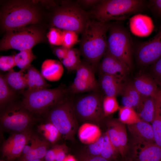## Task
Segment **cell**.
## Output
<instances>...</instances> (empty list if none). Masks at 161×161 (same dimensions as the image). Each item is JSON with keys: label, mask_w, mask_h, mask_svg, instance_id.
I'll return each mask as SVG.
<instances>
[{"label": "cell", "mask_w": 161, "mask_h": 161, "mask_svg": "<svg viewBox=\"0 0 161 161\" xmlns=\"http://www.w3.org/2000/svg\"><path fill=\"white\" fill-rule=\"evenodd\" d=\"M35 58L32 49L21 51L14 55L16 66L23 71L28 69L31 65V63Z\"/></svg>", "instance_id": "obj_30"}, {"label": "cell", "mask_w": 161, "mask_h": 161, "mask_svg": "<svg viewBox=\"0 0 161 161\" xmlns=\"http://www.w3.org/2000/svg\"><path fill=\"white\" fill-rule=\"evenodd\" d=\"M100 85L106 96L122 95L124 86L123 80L111 75L100 73Z\"/></svg>", "instance_id": "obj_16"}, {"label": "cell", "mask_w": 161, "mask_h": 161, "mask_svg": "<svg viewBox=\"0 0 161 161\" xmlns=\"http://www.w3.org/2000/svg\"><path fill=\"white\" fill-rule=\"evenodd\" d=\"M80 50L77 49H68L66 56L61 61L68 71L76 70L82 61L80 58Z\"/></svg>", "instance_id": "obj_29"}, {"label": "cell", "mask_w": 161, "mask_h": 161, "mask_svg": "<svg viewBox=\"0 0 161 161\" xmlns=\"http://www.w3.org/2000/svg\"><path fill=\"white\" fill-rule=\"evenodd\" d=\"M109 123L108 129L107 133L118 152L120 154L121 147L117 130L113 120L109 122Z\"/></svg>", "instance_id": "obj_37"}, {"label": "cell", "mask_w": 161, "mask_h": 161, "mask_svg": "<svg viewBox=\"0 0 161 161\" xmlns=\"http://www.w3.org/2000/svg\"><path fill=\"white\" fill-rule=\"evenodd\" d=\"M63 47L56 48L55 50V53L56 56L61 61L66 56L68 50Z\"/></svg>", "instance_id": "obj_44"}, {"label": "cell", "mask_w": 161, "mask_h": 161, "mask_svg": "<svg viewBox=\"0 0 161 161\" xmlns=\"http://www.w3.org/2000/svg\"><path fill=\"white\" fill-rule=\"evenodd\" d=\"M50 143L41 137L35 148L27 154L21 156L18 161L44 159Z\"/></svg>", "instance_id": "obj_27"}, {"label": "cell", "mask_w": 161, "mask_h": 161, "mask_svg": "<svg viewBox=\"0 0 161 161\" xmlns=\"http://www.w3.org/2000/svg\"><path fill=\"white\" fill-rule=\"evenodd\" d=\"M130 27L134 34L144 36L149 35L152 32L154 25L150 18L145 15L138 14L131 18Z\"/></svg>", "instance_id": "obj_18"}, {"label": "cell", "mask_w": 161, "mask_h": 161, "mask_svg": "<svg viewBox=\"0 0 161 161\" xmlns=\"http://www.w3.org/2000/svg\"><path fill=\"white\" fill-rule=\"evenodd\" d=\"M78 133L80 141L82 143L89 145L96 142L101 136L99 127L89 123L82 124L79 128Z\"/></svg>", "instance_id": "obj_21"}, {"label": "cell", "mask_w": 161, "mask_h": 161, "mask_svg": "<svg viewBox=\"0 0 161 161\" xmlns=\"http://www.w3.org/2000/svg\"><path fill=\"white\" fill-rule=\"evenodd\" d=\"M143 0H103L89 13L97 21L107 22L111 20H124L145 7Z\"/></svg>", "instance_id": "obj_2"}, {"label": "cell", "mask_w": 161, "mask_h": 161, "mask_svg": "<svg viewBox=\"0 0 161 161\" xmlns=\"http://www.w3.org/2000/svg\"><path fill=\"white\" fill-rule=\"evenodd\" d=\"M26 161H45L44 159H36V160H27Z\"/></svg>", "instance_id": "obj_49"}, {"label": "cell", "mask_w": 161, "mask_h": 161, "mask_svg": "<svg viewBox=\"0 0 161 161\" xmlns=\"http://www.w3.org/2000/svg\"><path fill=\"white\" fill-rule=\"evenodd\" d=\"M119 120L128 125H131L141 120L134 109L125 107H120Z\"/></svg>", "instance_id": "obj_31"}, {"label": "cell", "mask_w": 161, "mask_h": 161, "mask_svg": "<svg viewBox=\"0 0 161 161\" xmlns=\"http://www.w3.org/2000/svg\"><path fill=\"white\" fill-rule=\"evenodd\" d=\"M54 148L56 153V161H63L66 156L64 148L61 146H56Z\"/></svg>", "instance_id": "obj_42"}, {"label": "cell", "mask_w": 161, "mask_h": 161, "mask_svg": "<svg viewBox=\"0 0 161 161\" xmlns=\"http://www.w3.org/2000/svg\"><path fill=\"white\" fill-rule=\"evenodd\" d=\"M16 66L14 59V55L1 56L0 69L3 71H9Z\"/></svg>", "instance_id": "obj_39"}, {"label": "cell", "mask_w": 161, "mask_h": 161, "mask_svg": "<svg viewBox=\"0 0 161 161\" xmlns=\"http://www.w3.org/2000/svg\"><path fill=\"white\" fill-rule=\"evenodd\" d=\"M0 161H6L4 160H1Z\"/></svg>", "instance_id": "obj_50"}, {"label": "cell", "mask_w": 161, "mask_h": 161, "mask_svg": "<svg viewBox=\"0 0 161 161\" xmlns=\"http://www.w3.org/2000/svg\"><path fill=\"white\" fill-rule=\"evenodd\" d=\"M150 5L153 10L161 16V0H153L150 1Z\"/></svg>", "instance_id": "obj_43"}, {"label": "cell", "mask_w": 161, "mask_h": 161, "mask_svg": "<svg viewBox=\"0 0 161 161\" xmlns=\"http://www.w3.org/2000/svg\"><path fill=\"white\" fill-rule=\"evenodd\" d=\"M103 108L105 116H109L119 110L116 97L106 96L103 100Z\"/></svg>", "instance_id": "obj_34"}, {"label": "cell", "mask_w": 161, "mask_h": 161, "mask_svg": "<svg viewBox=\"0 0 161 161\" xmlns=\"http://www.w3.org/2000/svg\"><path fill=\"white\" fill-rule=\"evenodd\" d=\"M88 161H109L108 160L100 156H94L91 158Z\"/></svg>", "instance_id": "obj_47"}, {"label": "cell", "mask_w": 161, "mask_h": 161, "mask_svg": "<svg viewBox=\"0 0 161 161\" xmlns=\"http://www.w3.org/2000/svg\"><path fill=\"white\" fill-rule=\"evenodd\" d=\"M43 39L41 30L27 26L7 31L1 41L0 49H14L21 51L31 49Z\"/></svg>", "instance_id": "obj_7"}, {"label": "cell", "mask_w": 161, "mask_h": 161, "mask_svg": "<svg viewBox=\"0 0 161 161\" xmlns=\"http://www.w3.org/2000/svg\"><path fill=\"white\" fill-rule=\"evenodd\" d=\"M75 77L70 88L73 94L94 91L99 84L95 76L94 66L89 62L81 61L76 70Z\"/></svg>", "instance_id": "obj_11"}, {"label": "cell", "mask_w": 161, "mask_h": 161, "mask_svg": "<svg viewBox=\"0 0 161 161\" xmlns=\"http://www.w3.org/2000/svg\"><path fill=\"white\" fill-rule=\"evenodd\" d=\"M117 130L121 147V155L124 156L126 154L128 138L125 124L119 120H113Z\"/></svg>", "instance_id": "obj_33"}, {"label": "cell", "mask_w": 161, "mask_h": 161, "mask_svg": "<svg viewBox=\"0 0 161 161\" xmlns=\"http://www.w3.org/2000/svg\"><path fill=\"white\" fill-rule=\"evenodd\" d=\"M78 35L74 32L63 30L62 32V47L68 49L72 48L78 41Z\"/></svg>", "instance_id": "obj_35"}, {"label": "cell", "mask_w": 161, "mask_h": 161, "mask_svg": "<svg viewBox=\"0 0 161 161\" xmlns=\"http://www.w3.org/2000/svg\"><path fill=\"white\" fill-rule=\"evenodd\" d=\"M63 161H77L75 157L72 155H69L66 156Z\"/></svg>", "instance_id": "obj_48"}, {"label": "cell", "mask_w": 161, "mask_h": 161, "mask_svg": "<svg viewBox=\"0 0 161 161\" xmlns=\"http://www.w3.org/2000/svg\"><path fill=\"white\" fill-rule=\"evenodd\" d=\"M133 83L137 90L142 96H155L159 90L154 80L145 75L139 76L135 79Z\"/></svg>", "instance_id": "obj_20"}, {"label": "cell", "mask_w": 161, "mask_h": 161, "mask_svg": "<svg viewBox=\"0 0 161 161\" xmlns=\"http://www.w3.org/2000/svg\"><path fill=\"white\" fill-rule=\"evenodd\" d=\"M161 89L155 96V111L152 123L155 143L161 148Z\"/></svg>", "instance_id": "obj_24"}, {"label": "cell", "mask_w": 161, "mask_h": 161, "mask_svg": "<svg viewBox=\"0 0 161 161\" xmlns=\"http://www.w3.org/2000/svg\"><path fill=\"white\" fill-rule=\"evenodd\" d=\"M101 96L97 92L80 98L74 106L75 114L85 120L97 122L104 116Z\"/></svg>", "instance_id": "obj_10"}, {"label": "cell", "mask_w": 161, "mask_h": 161, "mask_svg": "<svg viewBox=\"0 0 161 161\" xmlns=\"http://www.w3.org/2000/svg\"><path fill=\"white\" fill-rule=\"evenodd\" d=\"M122 98L123 106L137 109L141 101V96L135 87L133 83L124 84Z\"/></svg>", "instance_id": "obj_23"}, {"label": "cell", "mask_w": 161, "mask_h": 161, "mask_svg": "<svg viewBox=\"0 0 161 161\" xmlns=\"http://www.w3.org/2000/svg\"><path fill=\"white\" fill-rule=\"evenodd\" d=\"M32 133L30 129L22 132L13 133L1 147L3 157L7 161H13L19 158Z\"/></svg>", "instance_id": "obj_13"}, {"label": "cell", "mask_w": 161, "mask_h": 161, "mask_svg": "<svg viewBox=\"0 0 161 161\" xmlns=\"http://www.w3.org/2000/svg\"><path fill=\"white\" fill-rule=\"evenodd\" d=\"M128 128L136 140L148 143H155L152 126L150 123L141 120L128 125Z\"/></svg>", "instance_id": "obj_17"}, {"label": "cell", "mask_w": 161, "mask_h": 161, "mask_svg": "<svg viewBox=\"0 0 161 161\" xmlns=\"http://www.w3.org/2000/svg\"><path fill=\"white\" fill-rule=\"evenodd\" d=\"M44 159L45 161H56V153L54 148L48 150Z\"/></svg>", "instance_id": "obj_45"}, {"label": "cell", "mask_w": 161, "mask_h": 161, "mask_svg": "<svg viewBox=\"0 0 161 161\" xmlns=\"http://www.w3.org/2000/svg\"><path fill=\"white\" fill-rule=\"evenodd\" d=\"M104 137V144L100 156L109 160L113 157L118 152L110 140L107 132Z\"/></svg>", "instance_id": "obj_36"}, {"label": "cell", "mask_w": 161, "mask_h": 161, "mask_svg": "<svg viewBox=\"0 0 161 161\" xmlns=\"http://www.w3.org/2000/svg\"><path fill=\"white\" fill-rule=\"evenodd\" d=\"M99 69L100 73L113 75L123 80L130 70L125 64L107 51L99 65Z\"/></svg>", "instance_id": "obj_14"}, {"label": "cell", "mask_w": 161, "mask_h": 161, "mask_svg": "<svg viewBox=\"0 0 161 161\" xmlns=\"http://www.w3.org/2000/svg\"><path fill=\"white\" fill-rule=\"evenodd\" d=\"M160 115L161 116V109H160Z\"/></svg>", "instance_id": "obj_51"}, {"label": "cell", "mask_w": 161, "mask_h": 161, "mask_svg": "<svg viewBox=\"0 0 161 161\" xmlns=\"http://www.w3.org/2000/svg\"><path fill=\"white\" fill-rule=\"evenodd\" d=\"M109 24L89 20L82 32L80 44V54L90 64L96 66L107 50L106 33Z\"/></svg>", "instance_id": "obj_1"}, {"label": "cell", "mask_w": 161, "mask_h": 161, "mask_svg": "<svg viewBox=\"0 0 161 161\" xmlns=\"http://www.w3.org/2000/svg\"><path fill=\"white\" fill-rule=\"evenodd\" d=\"M99 0H78L77 3L86 7L95 6L100 1Z\"/></svg>", "instance_id": "obj_46"}, {"label": "cell", "mask_w": 161, "mask_h": 161, "mask_svg": "<svg viewBox=\"0 0 161 161\" xmlns=\"http://www.w3.org/2000/svg\"><path fill=\"white\" fill-rule=\"evenodd\" d=\"M155 96H143L137 108V113L142 121L152 122L155 111Z\"/></svg>", "instance_id": "obj_22"}, {"label": "cell", "mask_w": 161, "mask_h": 161, "mask_svg": "<svg viewBox=\"0 0 161 161\" xmlns=\"http://www.w3.org/2000/svg\"><path fill=\"white\" fill-rule=\"evenodd\" d=\"M64 69L62 64L59 61L47 59L43 63L41 73L44 78L51 81L59 80L62 77Z\"/></svg>", "instance_id": "obj_19"}, {"label": "cell", "mask_w": 161, "mask_h": 161, "mask_svg": "<svg viewBox=\"0 0 161 161\" xmlns=\"http://www.w3.org/2000/svg\"><path fill=\"white\" fill-rule=\"evenodd\" d=\"M37 129L42 137L50 144L55 143L62 137L56 128L49 122L40 125L38 126Z\"/></svg>", "instance_id": "obj_28"}, {"label": "cell", "mask_w": 161, "mask_h": 161, "mask_svg": "<svg viewBox=\"0 0 161 161\" xmlns=\"http://www.w3.org/2000/svg\"><path fill=\"white\" fill-rule=\"evenodd\" d=\"M89 13L83 10L78 3H69L58 8L52 19L53 26L64 30L82 33L90 20Z\"/></svg>", "instance_id": "obj_5"}, {"label": "cell", "mask_w": 161, "mask_h": 161, "mask_svg": "<svg viewBox=\"0 0 161 161\" xmlns=\"http://www.w3.org/2000/svg\"><path fill=\"white\" fill-rule=\"evenodd\" d=\"M75 115L74 106L71 102L62 100L50 109L48 119L58 129L63 138L71 140L76 130Z\"/></svg>", "instance_id": "obj_8"}, {"label": "cell", "mask_w": 161, "mask_h": 161, "mask_svg": "<svg viewBox=\"0 0 161 161\" xmlns=\"http://www.w3.org/2000/svg\"><path fill=\"white\" fill-rule=\"evenodd\" d=\"M65 93L61 88L27 90L24 93L21 105L32 114H42L61 101Z\"/></svg>", "instance_id": "obj_6"}, {"label": "cell", "mask_w": 161, "mask_h": 161, "mask_svg": "<svg viewBox=\"0 0 161 161\" xmlns=\"http://www.w3.org/2000/svg\"><path fill=\"white\" fill-rule=\"evenodd\" d=\"M26 74L28 90L33 91L46 89L48 85L41 73L31 65Z\"/></svg>", "instance_id": "obj_25"}, {"label": "cell", "mask_w": 161, "mask_h": 161, "mask_svg": "<svg viewBox=\"0 0 161 161\" xmlns=\"http://www.w3.org/2000/svg\"><path fill=\"white\" fill-rule=\"evenodd\" d=\"M135 140V153L139 161H161V148L155 143Z\"/></svg>", "instance_id": "obj_15"}, {"label": "cell", "mask_w": 161, "mask_h": 161, "mask_svg": "<svg viewBox=\"0 0 161 161\" xmlns=\"http://www.w3.org/2000/svg\"><path fill=\"white\" fill-rule=\"evenodd\" d=\"M0 124L4 129L13 133L21 132L30 129L32 113L21 104L10 105L0 114Z\"/></svg>", "instance_id": "obj_9"}, {"label": "cell", "mask_w": 161, "mask_h": 161, "mask_svg": "<svg viewBox=\"0 0 161 161\" xmlns=\"http://www.w3.org/2000/svg\"><path fill=\"white\" fill-rule=\"evenodd\" d=\"M104 141V137L101 136L94 143L89 144V150L90 153L94 156H100Z\"/></svg>", "instance_id": "obj_40"}, {"label": "cell", "mask_w": 161, "mask_h": 161, "mask_svg": "<svg viewBox=\"0 0 161 161\" xmlns=\"http://www.w3.org/2000/svg\"><path fill=\"white\" fill-rule=\"evenodd\" d=\"M1 14L2 26L7 32L37 23L39 19L37 8L23 1L9 2L4 7Z\"/></svg>", "instance_id": "obj_3"}, {"label": "cell", "mask_w": 161, "mask_h": 161, "mask_svg": "<svg viewBox=\"0 0 161 161\" xmlns=\"http://www.w3.org/2000/svg\"><path fill=\"white\" fill-rule=\"evenodd\" d=\"M108 31L106 51L131 69L133 65V45L130 34L119 24H109Z\"/></svg>", "instance_id": "obj_4"}, {"label": "cell", "mask_w": 161, "mask_h": 161, "mask_svg": "<svg viewBox=\"0 0 161 161\" xmlns=\"http://www.w3.org/2000/svg\"><path fill=\"white\" fill-rule=\"evenodd\" d=\"M21 70L16 72L12 69L4 76L9 86L13 90H18L28 87L26 74Z\"/></svg>", "instance_id": "obj_26"}, {"label": "cell", "mask_w": 161, "mask_h": 161, "mask_svg": "<svg viewBox=\"0 0 161 161\" xmlns=\"http://www.w3.org/2000/svg\"><path fill=\"white\" fill-rule=\"evenodd\" d=\"M136 56L138 63L143 66L154 64L161 57V27L153 38L137 45Z\"/></svg>", "instance_id": "obj_12"}, {"label": "cell", "mask_w": 161, "mask_h": 161, "mask_svg": "<svg viewBox=\"0 0 161 161\" xmlns=\"http://www.w3.org/2000/svg\"><path fill=\"white\" fill-rule=\"evenodd\" d=\"M13 90L7 84L4 76H0V105L1 109L4 108L6 104L14 95Z\"/></svg>", "instance_id": "obj_32"}, {"label": "cell", "mask_w": 161, "mask_h": 161, "mask_svg": "<svg viewBox=\"0 0 161 161\" xmlns=\"http://www.w3.org/2000/svg\"><path fill=\"white\" fill-rule=\"evenodd\" d=\"M152 78L161 86V57L153 65L151 69Z\"/></svg>", "instance_id": "obj_41"}, {"label": "cell", "mask_w": 161, "mask_h": 161, "mask_svg": "<svg viewBox=\"0 0 161 161\" xmlns=\"http://www.w3.org/2000/svg\"><path fill=\"white\" fill-rule=\"evenodd\" d=\"M62 32L58 29L51 28L47 35V38L50 44L54 45H62Z\"/></svg>", "instance_id": "obj_38"}]
</instances>
